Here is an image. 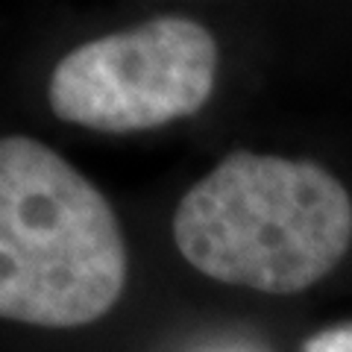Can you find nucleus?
Returning a JSON list of instances; mask_svg holds the SVG:
<instances>
[{
    "label": "nucleus",
    "instance_id": "1",
    "mask_svg": "<svg viewBox=\"0 0 352 352\" xmlns=\"http://www.w3.org/2000/svg\"><path fill=\"white\" fill-rule=\"evenodd\" d=\"M173 241L214 282L300 294L346 256L352 197L317 162L238 150L185 191Z\"/></svg>",
    "mask_w": 352,
    "mask_h": 352
},
{
    "label": "nucleus",
    "instance_id": "2",
    "mask_svg": "<svg viewBox=\"0 0 352 352\" xmlns=\"http://www.w3.org/2000/svg\"><path fill=\"white\" fill-rule=\"evenodd\" d=\"M129 256L109 200L56 150L0 141V317L76 329L126 291Z\"/></svg>",
    "mask_w": 352,
    "mask_h": 352
},
{
    "label": "nucleus",
    "instance_id": "3",
    "mask_svg": "<svg viewBox=\"0 0 352 352\" xmlns=\"http://www.w3.org/2000/svg\"><path fill=\"white\" fill-rule=\"evenodd\" d=\"M217 59V41L200 21L159 15L62 56L50 76V109L94 132L156 129L206 106Z\"/></svg>",
    "mask_w": 352,
    "mask_h": 352
},
{
    "label": "nucleus",
    "instance_id": "4",
    "mask_svg": "<svg viewBox=\"0 0 352 352\" xmlns=\"http://www.w3.org/2000/svg\"><path fill=\"white\" fill-rule=\"evenodd\" d=\"M302 352H352V323L332 326L305 340Z\"/></svg>",
    "mask_w": 352,
    "mask_h": 352
}]
</instances>
